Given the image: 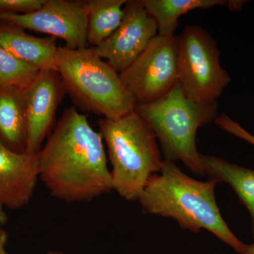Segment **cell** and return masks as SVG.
Returning a JSON list of instances; mask_svg holds the SVG:
<instances>
[{"label":"cell","mask_w":254,"mask_h":254,"mask_svg":"<svg viewBox=\"0 0 254 254\" xmlns=\"http://www.w3.org/2000/svg\"><path fill=\"white\" fill-rule=\"evenodd\" d=\"M38 156L40 180L58 199L90 201L113 190L103 136L76 107L64 111Z\"/></svg>","instance_id":"cell-1"},{"label":"cell","mask_w":254,"mask_h":254,"mask_svg":"<svg viewBox=\"0 0 254 254\" xmlns=\"http://www.w3.org/2000/svg\"><path fill=\"white\" fill-rule=\"evenodd\" d=\"M215 180L200 182L186 175L176 163L164 160L152 175L138 201L148 213L173 218L192 232L208 230L239 254L248 245L239 240L222 218L215 198Z\"/></svg>","instance_id":"cell-2"},{"label":"cell","mask_w":254,"mask_h":254,"mask_svg":"<svg viewBox=\"0 0 254 254\" xmlns=\"http://www.w3.org/2000/svg\"><path fill=\"white\" fill-rule=\"evenodd\" d=\"M98 124L108 147L113 190L125 199L138 200L164 162L154 132L135 110L116 120L101 118Z\"/></svg>","instance_id":"cell-3"},{"label":"cell","mask_w":254,"mask_h":254,"mask_svg":"<svg viewBox=\"0 0 254 254\" xmlns=\"http://www.w3.org/2000/svg\"><path fill=\"white\" fill-rule=\"evenodd\" d=\"M56 67L65 92L83 111L110 120L134 111L136 100L120 74L91 47H58Z\"/></svg>","instance_id":"cell-4"},{"label":"cell","mask_w":254,"mask_h":254,"mask_svg":"<svg viewBox=\"0 0 254 254\" xmlns=\"http://www.w3.org/2000/svg\"><path fill=\"white\" fill-rule=\"evenodd\" d=\"M135 111L154 132L165 160H180L195 175L205 176L195 138L198 128L218 116L216 102L200 104L190 99L177 82L159 99L137 104Z\"/></svg>","instance_id":"cell-5"},{"label":"cell","mask_w":254,"mask_h":254,"mask_svg":"<svg viewBox=\"0 0 254 254\" xmlns=\"http://www.w3.org/2000/svg\"><path fill=\"white\" fill-rule=\"evenodd\" d=\"M230 81L215 40L200 26H186L177 37V82L187 98L215 103Z\"/></svg>","instance_id":"cell-6"},{"label":"cell","mask_w":254,"mask_h":254,"mask_svg":"<svg viewBox=\"0 0 254 254\" xmlns=\"http://www.w3.org/2000/svg\"><path fill=\"white\" fill-rule=\"evenodd\" d=\"M119 74L137 104L166 95L177 83V37L157 35L134 63Z\"/></svg>","instance_id":"cell-7"},{"label":"cell","mask_w":254,"mask_h":254,"mask_svg":"<svg viewBox=\"0 0 254 254\" xmlns=\"http://www.w3.org/2000/svg\"><path fill=\"white\" fill-rule=\"evenodd\" d=\"M0 21L60 38L66 43L65 46L71 49L88 46V14L85 1L46 0L41 9L34 12L0 14Z\"/></svg>","instance_id":"cell-8"},{"label":"cell","mask_w":254,"mask_h":254,"mask_svg":"<svg viewBox=\"0 0 254 254\" xmlns=\"http://www.w3.org/2000/svg\"><path fill=\"white\" fill-rule=\"evenodd\" d=\"M158 35L155 20L142 0H127L121 24L99 46L93 48L118 73L127 69Z\"/></svg>","instance_id":"cell-9"},{"label":"cell","mask_w":254,"mask_h":254,"mask_svg":"<svg viewBox=\"0 0 254 254\" xmlns=\"http://www.w3.org/2000/svg\"><path fill=\"white\" fill-rule=\"evenodd\" d=\"M65 90L55 70L41 71L23 91L26 120V153H38L53 127Z\"/></svg>","instance_id":"cell-10"},{"label":"cell","mask_w":254,"mask_h":254,"mask_svg":"<svg viewBox=\"0 0 254 254\" xmlns=\"http://www.w3.org/2000/svg\"><path fill=\"white\" fill-rule=\"evenodd\" d=\"M39 179L38 153H18L0 142V205L13 210L27 205Z\"/></svg>","instance_id":"cell-11"},{"label":"cell","mask_w":254,"mask_h":254,"mask_svg":"<svg viewBox=\"0 0 254 254\" xmlns=\"http://www.w3.org/2000/svg\"><path fill=\"white\" fill-rule=\"evenodd\" d=\"M56 41L54 37L38 38L14 24L0 21V47L41 71H57Z\"/></svg>","instance_id":"cell-12"},{"label":"cell","mask_w":254,"mask_h":254,"mask_svg":"<svg viewBox=\"0 0 254 254\" xmlns=\"http://www.w3.org/2000/svg\"><path fill=\"white\" fill-rule=\"evenodd\" d=\"M205 175L232 187L251 215L254 234V170L230 163L223 159L200 154Z\"/></svg>","instance_id":"cell-13"},{"label":"cell","mask_w":254,"mask_h":254,"mask_svg":"<svg viewBox=\"0 0 254 254\" xmlns=\"http://www.w3.org/2000/svg\"><path fill=\"white\" fill-rule=\"evenodd\" d=\"M23 91L0 89V142L9 149L26 153Z\"/></svg>","instance_id":"cell-14"},{"label":"cell","mask_w":254,"mask_h":254,"mask_svg":"<svg viewBox=\"0 0 254 254\" xmlns=\"http://www.w3.org/2000/svg\"><path fill=\"white\" fill-rule=\"evenodd\" d=\"M127 0L85 1L88 14L87 43L91 48L101 44L121 24Z\"/></svg>","instance_id":"cell-15"},{"label":"cell","mask_w":254,"mask_h":254,"mask_svg":"<svg viewBox=\"0 0 254 254\" xmlns=\"http://www.w3.org/2000/svg\"><path fill=\"white\" fill-rule=\"evenodd\" d=\"M148 14L155 20L158 35L175 36L178 19L182 15L197 9L228 5L223 0H142Z\"/></svg>","instance_id":"cell-16"},{"label":"cell","mask_w":254,"mask_h":254,"mask_svg":"<svg viewBox=\"0 0 254 254\" xmlns=\"http://www.w3.org/2000/svg\"><path fill=\"white\" fill-rule=\"evenodd\" d=\"M41 71L0 47V89L24 91Z\"/></svg>","instance_id":"cell-17"},{"label":"cell","mask_w":254,"mask_h":254,"mask_svg":"<svg viewBox=\"0 0 254 254\" xmlns=\"http://www.w3.org/2000/svg\"><path fill=\"white\" fill-rule=\"evenodd\" d=\"M46 0H0V14H24L41 9Z\"/></svg>","instance_id":"cell-18"},{"label":"cell","mask_w":254,"mask_h":254,"mask_svg":"<svg viewBox=\"0 0 254 254\" xmlns=\"http://www.w3.org/2000/svg\"><path fill=\"white\" fill-rule=\"evenodd\" d=\"M214 122L220 128L226 131L227 133L238 137L254 146V135L247 131L244 127L241 126L240 124L232 120L226 114H221V115H218L215 119Z\"/></svg>","instance_id":"cell-19"},{"label":"cell","mask_w":254,"mask_h":254,"mask_svg":"<svg viewBox=\"0 0 254 254\" xmlns=\"http://www.w3.org/2000/svg\"><path fill=\"white\" fill-rule=\"evenodd\" d=\"M8 233L3 227H0V254H7L6 252V244L8 242Z\"/></svg>","instance_id":"cell-20"},{"label":"cell","mask_w":254,"mask_h":254,"mask_svg":"<svg viewBox=\"0 0 254 254\" xmlns=\"http://www.w3.org/2000/svg\"><path fill=\"white\" fill-rule=\"evenodd\" d=\"M8 222V215L4 207L0 205V227H3Z\"/></svg>","instance_id":"cell-21"},{"label":"cell","mask_w":254,"mask_h":254,"mask_svg":"<svg viewBox=\"0 0 254 254\" xmlns=\"http://www.w3.org/2000/svg\"><path fill=\"white\" fill-rule=\"evenodd\" d=\"M245 254H254V242L251 245H248Z\"/></svg>","instance_id":"cell-22"},{"label":"cell","mask_w":254,"mask_h":254,"mask_svg":"<svg viewBox=\"0 0 254 254\" xmlns=\"http://www.w3.org/2000/svg\"><path fill=\"white\" fill-rule=\"evenodd\" d=\"M47 254H64L63 253H61V252H50L49 253H48Z\"/></svg>","instance_id":"cell-23"}]
</instances>
